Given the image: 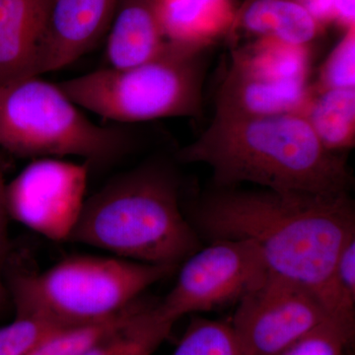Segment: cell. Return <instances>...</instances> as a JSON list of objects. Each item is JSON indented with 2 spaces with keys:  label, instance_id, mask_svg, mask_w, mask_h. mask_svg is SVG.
<instances>
[{
  "label": "cell",
  "instance_id": "cell-1",
  "mask_svg": "<svg viewBox=\"0 0 355 355\" xmlns=\"http://www.w3.org/2000/svg\"><path fill=\"white\" fill-rule=\"evenodd\" d=\"M190 222L209 242H253L270 270L310 287L320 298L338 254L355 238L350 193L216 187L200 196Z\"/></svg>",
  "mask_w": 355,
  "mask_h": 355
},
{
  "label": "cell",
  "instance_id": "cell-2",
  "mask_svg": "<svg viewBox=\"0 0 355 355\" xmlns=\"http://www.w3.org/2000/svg\"><path fill=\"white\" fill-rule=\"evenodd\" d=\"M181 163H202L216 188L254 184L279 191L350 193L354 179L345 154L327 150L304 116L214 114L200 135L176 153Z\"/></svg>",
  "mask_w": 355,
  "mask_h": 355
},
{
  "label": "cell",
  "instance_id": "cell-3",
  "mask_svg": "<svg viewBox=\"0 0 355 355\" xmlns=\"http://www.w3.org/2000/svg\"><path fill=\"white\" fill-rule=\"evenodd\" d=\"M171 165L144 163L85 200L69 241L149 265L178 268L200 249Z\"/></svg>",
  "mask_w": 355,
  "mask_h": 355
},
{
  "label": "cell",
  "instance_id": "cell-4",
  "mask_svg": "<svg viewBox=\"0 0 355 355\" xmlns=\"http://www.w3.org/2000/svg\"><path fill=\"white\" fill-rule=\"evenodd\" d=\"M176 268L118 257L72 256L42 272L11 273L6 284L15 315L73 328L118 316Z\"/></svg>",
  "mask_w": 355,
  "mask_h": 355
},
{
  "label": "cell",
  "instance_id": "cell-5",
  "mask_svg": "<svg viewBox=\"0 0 355 355\" xmlns=\"http://www.w3.org/2000/svg\"><path fill=\"white\" fill-rule=\"evenodd\" d=\"M210 48L168 43L144 64L95 70L58 86L77 106L119 123L200 119Z\"/></svg>",
  "mask_w": 355,
  "mask_h": 355
},
{
  "label": "cell",
  "instance_id": "cell-6",
  "mask_svg": "<svg viewBox=\"0 0 355 355\" xmlns=\"http://www.w3.org/2000/svg\"><path fill=\"white\" fill-rule=\"evenodd\" d=\"M135 141L128 130L89 120L58 84L29 76L0 87V147L14 155L102 162L127 153Z\"/></svg>",
  "mask_w": 355,
  "mask_h": 355
},
{
  "label": "cell",
  "instance_id": "cell-7",
  "mask_svg": "<svg viewBox=\"0 0 355 355\" xmlns=\"http://www.w3.org/2000/svg\"><path fill=\"white\" fill-rule=\"evenodd\" d=\"M176 284L157 308L177 322L191 313L237 304L270 272L251 241L214 240L183 261Z\"/></svg>",
  "mask_w": 355,
  "mask_h": 355
},
{
  "label": "cell",
  "instance_id": "cell-8",
  "mask_svg": "<svg viewBox=\"0 0 355 355\" xmlns=\"http://www.w3.org/2000/svg\"><path fill=\"white\" fill-rule=\"evenodd\" d=\"M236 305L230 326L245 355H277L331 315L316 291L272 270Z\"/></svg>",
  "mask_w": 355,
  "mask_h": 355
},
{
  "label": "cell",
  "instance_id": "cell-9",
  "mask_svg": "<svg viewBox=\"0 0 355 355\" xmlns=\"http://www.w3.org/2000/svg\"><path fill=\"white\" fill-rule=\"evenodd\" d=\"M87 181V163L36 159L6 182L9 217L48 239L69 240L83 211Z\"/></svg>",
  "mask_w": 355,
  "mask_h": 355
},
{
  "label": "cell",
  "instance_id": "cell-10",
  "mask_svg": "<svg viewBox=\"0 0 355 355\" xmlns=\"http://www.w3.org/2000/svg\"><path fill=\"white\" fill-rule=\"evenodd\" d=\"M121 0H53L37 76L71 64L108 33Z\"/></svg>",
  "mask_w": 355,
  "mask_h": 355
},
{
  "label": "cell",
  "instance_id": "cell-11",
  "mask_svg": "<svg viewBox=\"0 0 355 355\" xmlns=\"http://www.w3.org/2000/svg\"><path fill=\"white\" fill-rule=\"evenodd\" d=\"M310 91L311 83L279 80L231 58L230 67L217 91L214 114L254 116L300 113Z\"/></svg>",
  "mask_w": 355,
  "mask_h": 355
},
{
  "label": "cell",
  "instance_id": "cell-12",
  "mask_svg": "<svg viewBox=\"0 0 355 355\" xmlns=\"http://www.w3.org/2000/svg\"><path fill=\"white\" fill-rule=\"evenodd\" d=\"M53 0H0V87L37 76Z\"/></svg>",
  "mask_w": 355,
  "mask_h": 355
},
{
  "label": "cell",
  "instance_id": "cell-13",
  "mask_svg": "<svg viewBox=\"0 0 355 355\" xmlns=\"http://www.w3.org/2000/svg\"><path fill=\"white\" fill-rule=\"evenodd\" d=\"M167 44L154 0H121L108 31L109 67L144 64L157 57Z\"/></svg>",
  "mask_w": 355,
  "mask_h": 355
},
{
  "label": "cell",
  "instance_id": "cell-14",
  "mask_svg": "<svg viewBox=\"0 0 355 355\" xmlns=\"http://www.w3.org/2000/svg\"><path fill=\"white\" fill-rule=\"evenodd\" d=\"M323 28L297 0H245L238 7L228 37L232 40L243 33L254 39L311 46Z\"/></svg>",
  "mask_w": 355,
  "mask_h": 355
},
{
  "label": "cell",
  "instance_id": "cell-15",
  "mask_svg": "<svg viewBox=\"0 0 355 355\" xmlns=\"http://www.w3.org/2000/svg\"><path fill=\"white\" fill-rule=\"evenodd\" d=\"M168 43L212 46L228 37L238 7L233 0H154Z\"/></svg>",
  "mask_w": 355,
  "mask_h": 355
},
{
  "label": "cell",
  "instance_id": "cell-16",
  "mask_svg": "<svg viewBox=\"0 0 355 355\" xmlns=\"http://www.w3.org/2000/svg\"><path fill=\"white\" fill-rule=\"evenodd\" d=\"M300 114L327 150L345 154L354 148L355 88L318 89L311 84Z\"/></svg>",
  "mask_w": 355,
  "mask_h": 355
},
{
  "label": "cell",
  "instance_id": "cell-17",
  "mask_svg": "<svg viewBox=\"0 0 355 355\" xmlns=\"http://www.w3.org/2000/svg\"><path fill=\"white\" fill-rule=\"evenodd\" d=\"M175 323L159 311L157 304L139 303L80 355H153L171 335Z\"/></svg>",
  "mask_w": 355,
  "mask_h": 355
},
{
  "label": "cell",
  "instance_id": "cell-18",
  "mask_svg": "<svg viewBox=\"0 0 355 355\" xmlns=\"http://www.w3.org/2000/svg\"><path fill=\"white\" fill-rule=\"evenodd\" d=\"M231 58L279 80L310 84L311 46H297L279 40L259 38L235 48L231 53Z\"/></svg>",
  "mask_w": 355,
  "mask_h": 355
},
{
  "label": "cell",
  "instance_id": "cell-19",
  "mask_svg": "<svg viewBox=\"0 0 355 355\" xmlns=\"http://www.w3.org/2000/svg\"><path fill=\"white\" fill-rule=\"evenodd\" d=\"M354 329L355 315L331 314L277 355H345Z\"/></svg>",
  "mask_w": 355,
  "mask_h": 355
},
{
  "label": "cell",
  "instance_id": "cell-20",
  "mask_svg": "<svg viewBox=\"0 0 355 355\" xmlns=\"http://www.w3.org/2000/svg\"><path fill=\"white\" fill-rule=\"evenodd\" d=\"M172 355H245L230 323L193 320Z\"/></svg>",
  "mask_w": 355,
  "mask_h": 355
},
{
  "label": "cell",
  "instance_id": "cell-21",
  "mask_svg": "<svg viewBox=\"0 0 355 355\" xmlns=\"http://www.w3.org/2000/svg\"><path fill=\"white\" fill-rule=\"evenodd\" d=\"M139 303L135 301L127 310L107 321L58 331L25 355H80L100 336L125 320Z\"/></svg>",
  "mask_w": 355,
  "mask_h": 355
},
{
  "label": "cell",
  "instance_id": "cell-22",
  "mask_svg": "<svg viewBox=\"0 0 355 355\" xmlns=\"http://www.w3.org/2000/svg\"><path fill=\"white\" fill-rule=\"evenodd\" d=\"M321 299L330 314L355 315V238L338 254Z\"/></svg>",
  "mask_w": 355,
  "mask_h": 355
},
{
  "label": "cell",
  "instance_id": "cell-23",
  "mask_svg": "<svg viewBox=\"0 0 355 355\" xmlns=\"http://www.w3.org/2000/svg\"><path fill=\"white\" fill-rule=\"evenodd\" d=\"M50 320L15 315L13 321L0 327V355H25L49 336L64 330Z\"/></svg>",
  "mask_w": 355,
  "mask_h": 355
},
{
  "label": "cell",
  "instance_id": "cell-24",
  "mask_svg": "<svg viewBox=\"0 0 355 355\" xmlns=\"http://www.w3.org/2000/svg\"><path fill=\"white\" fill-rule=\"evenodd\" d=\"M312 85L318 89L355 88V25L343 30L342 38L331 51Z\"/></svg>",
  "mask_w": 355,
  "mask_h": 355
},
{
  "label": "cell",
  "instance_id": "cell-25",
  "mask_svg": "<svg viewBox=\"0 0 355 355\" xmlns=\"http://www.w3.org/2000/svg\"><path fill=\"white\" fill-rule=\"evenodd\" d=\"M6 165L0 162V310L9 300L6 284V272L10 256V239H9V217L7 211L4 189H6Z\"/></svg>",
  "mask_w": 355,
  "mask_h": 355
},
{
  "label": "cell",
  "instance_id": "cell-26",
  "mask_svg": "<svg viewBox=\"0 0 355 355\" xmlns=\"http://www.w3.org/2000/svg\"><path fill=\"white\" fill-rule=\"evenodd\" d=\"M355 0H335L331 21L340 26L343 30L355 25Z\"/></svg>",
  "mask_w": 355,
  "mask_h": 355
}]
</instances>
